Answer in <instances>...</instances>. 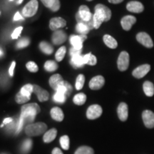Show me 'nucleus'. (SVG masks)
Segmentation results:
<instances>
[{"label": "nucleus", "instance_id": "nucleus-1", "mask_svg": "<svg viewBox=\"0 0 154 154\" xmlns=\"http://www.w3.org/2000/svg\"><path fill=\"white\" fill-rule=\"evenodd\" d=\"M111 17V11L106 6L99 4L95 7V12L93 16L94 27L99 29L103 22H108Z\"/></svg>", "mask_w": 154, "mask_h": 154}, {"label": "nucleus", "instance_id": "nucleus-2", "mask_svg": "<svg viewBox=\"0 0 154 154\" xmlns=\"http://www.w3.org/2000/svg\"><path fill=\"white\" fill-rule=\"evenodd\" d=\"M41 109H40L39 106L37 103H28V104L24 105L21 109V118L23 119L24 122L31 123L33 122L35 116L40 112Z\"/></svg>", "mask_w": 154, "mask_h": 154}, {"label": "nucleus", "instance_id": "nucleus-3", "mask_svg": "<svg viewBox=\"0 0 154 154\" xmlns=\"http://www.w3.org/2000/svg\"><path fill=\"white\" fill-rule=\"evenodd\" d=\"M47 129V124L42 122L30 124L25 128V133L29 136H37L43 134Z\"/></svg>", "mask_w": 154, "mask_h": 154}, {"label": "nucleus", "instance_id": "nucleus-4", "mask_svg": "<svg viewBox=\"0 0 154 154\" xmlns=\"http://www.w3.org/2000/svg\"><path fill=\"white\" fill-rule=\"evenodd\" d=\"M38 3L37 0H31L25 6L22 10V14L25 17H31L37 12Z\"/></svg>", "mask_w": 154, "mask_h": 154}, {"label": "nucleus", "instance_id": "nucleus-5", "mask_svg": "<svg viewBox=\"0 0 154 154\" xmlns=\"http://www.w3.org/2000/svg\"><path fill=\"white\" fill-rule=\"evenodd\" d=\"M118 68L121 72L126 71L129 66V54L126 51H122L117 61Z\"/></svg>", "mask_w": 154, "mask_h": 154}, {"label": "nucleus", "instance_id": "nucleus-6", "mask_svg": "<svg viewBox=\"0 0 154 154\" xmlns=\"http://www.w3.org/2000/svg\"><path fill=\"white\" fill-rule=\"evenodd\" d=\"M102 114V109L99 105H91L87 109L86 116L90 120H94L100 117Z\"/></svg>", "mask_w": 154, "mask_h": 154}, {"label": "nucleus", "instance_id": "nucleus-7", "mask_svg": "<svg viewBox=\"0 0 154 154\" xmlns=\"http://www.w3.org/2000/svg\"><path fill=\"white\" fill-rule=\"evenodd\" d=\"M136 39L139 42L140 44H141L142 45H143L144 47L147 48H152L153 47V42L152 41L151 36L146 32H140L136 35Z\"/></svg>", "mask_w": 154, "mask_h": 154}, {"label": "nucleus", "instance_id": "nucleus-8", "mask_svg": "<svg viewBox=\"0 0 154 154\" xmlns=\"http://www.w3.org/2000/svg\"><path fill=\"white\" fill-rule=\"evenodd\" d=\"M144 125L149 128H154V113L151 111L146 110L142 113Z\"/></svg>", "mask_w": 154, "mask_h": 154}, {"label": "nucleus", "instance_id": "nucleus-9", "mask_svg": "<svg viewBox=\"0 0 154 154\" xmlns=\"http://www.w3.org/2000/svg\"><path fill=\"white\" fill-rule=\"evenodd\" d=\"M150 69H151V66H150L149 64L141 65V66H138L134 69V72H133V76L135 78L141 79L149 73Z\"/></svg>", "mask_w": 154, "mask_h": 154}, {"label": "nucleus", "instance_id": "nucleus-10", "mask_svg": "<svg viewBox=\"0 0 154 154\" xmlns=\"http://www.w3.org/2000/svg\"><path fill=\"white\" fill-rule=\"evenodd\" d=\"M66 22L63 18L61 17H55L50 20L49 27L52 31H57L60 28L66 26Z\"/></svg>", "mask_w": 154, "mask_h": 154}, {"label": "nucleus", "instance_id": "nucleus-11", "mask_svg": "<svg viewBox=\"0 0 154 154\" xmlns=\"http://www.w3.org/2000/svg\"><path fill=\"white\" fill-rule=\"evenodd\" d=\"M105 80L102 76H97L91 79L89 82V87L92 90H99L103 87Z\"/></svg>", "mask_w": 154, "mask_h": 154}, {"label": "nucleus", "instance_id": "nucleus-12", "mask_svg": "<svg viewBox=\"0 0 154 154\" xmlns=\"http://www.w3.org/2000/svg\"><path fill=\"white\" fill-rule=\"evenodd\" d=\"M136 22V17L134 16H131V15H128V16H125L121 19V24L122 26V28L124 30L128 31L131 29V26L134 25L135 23Z\"/></svg>", "mask_w": 154, "mask_h": 154}, {"label": "nucleus", "instance_id": "nucleus-13", "mask_svg": "<svg viewBox=\"0 0 154 154\" xmlns=\"http://www.w3.org/2000/svg\"><path fill=\"white\" fill-rule=\"evenodd\" d=\"M86 38V35H72L70 36V42L73 47L77 49H82L83 47V42Z\"/></svg>", "mask_w": 154, "mask_h": 154}, {"label": "nucleus", "instance_id": "nucleus-14", "mask_svg": "<svg viewBox=\"0 0 154 154\" xmlns=\"http://www.w3.org/2000/svg\"><path fill=\"white\" fill-rule=\"evenodd\" d=\"M34 93L37 96L38 99L39 101H46L49 99V92L37 85H34Z\"/></svg>", "mask_w": 154, "mask_h": 154}, {"label": "nucleus", "instance_id": "nucleus-15", "mask_svg": "<svg viewBox=\"0 0 154 154\" xmlns=\"http://www.w3.org/2000/svg\"><path fill=\"white\" fill-rule=\"evenodd\" d=\"M66 40V34L62 30H57L52 35V42L56 45L63 44Z\"/></svg>", "mask_w": 154, "mask_h": 154}, {"label": "nucleus", "instance_id": "nucleus-16", "mask_svg": "<svg viewBox=\"0 0 154 154\" xmlns=\"http://www.w3.org/2000/svg\"><path fill=\"white\" fill-rule=\"evenodd\" d=\"M127 10L133 13H140L143 11L144 7L141 3L137 1H132L127 4Z\"/></svg>", "mask_w": 154, "mask_h": 154}, {"label": "nucleus", "instance_id": "nucleus-17", "mask_svg": "<svg viewBox=\"0 0 154 154\" xmlns=\"http://www.w3.org/2000/svg\"><path fill=\"white\" fill-rule=\"evenodd\" d=\"M117 113H118L119 118L121 121H125L127 120L128 116V106L126 103H121L119 105L118 109H117Z\"/></svg>", "mask_w": 154, "mask_h": 154}, {"label": "nucleus", "instance_id": "nucleus-18", "mask_svg": "<svg viewBox=\"0 0 154 154\" xmlns=\"http://www.w3.org/2000/svg\"><path fill=\"white\" fill-rule=\"evenodd\" d=\"M63 82L62 76L60 74H54L49 79V85L53 89L57 91L58 88L60 86Z\"/></svg>", "mask_w": 154, "mask_h": 154}, {"label": "nucleus", "instance_id": "nucleus-19", "mask_svg": "<svg viewBox=\"0 0 154 154\" xmlns=\"http://www.w3.org/2000/svg\"><path fill=\"white\" fill-rule=\"evenodd\" d=\"M50 113L51 118L57 121H62L64 117L62 110L59 107H54L53 109H51Z\"/></svg>", "mask_w": 154, "mask_h": 154}, {"label": "nucleus", "instance_id": "nucleus-20", "mask_svg": "<svg viewBox=\"0 0 154 154\" xmlns=\"http://www.w3.org/2000/svg\"><path fill=\"white\" fill-rule=\"evenodd\" d=\"M57 130L56 128H51V129L47 131L44 135V142H45V143H51L57 137Z\"/></svg>", "mask_w": 154, "mask_h": 154}, {"label": "nucleus", "instance_id": "nucleus-21", "mask_svg": "<svg viewBox=\"0 0 154 154\" xmlns=\"http://www.w3.org/2000/svg\"><path fill=\"white\" fill-rule=\"evenodd\" d=\"M103 42H104L106 45L111 49H116L118 47V43L116 41L115 38L110 35H108V34L103 36Z\"/></svg>", "mask_w": 154, "mask_h": 154}, {"label": "nucleus", "instance_id": "nucleus-22", "mask_svg": "<svg viewBox=\"0 0 154 154\" xmlns=\"http://www.w3.org/2000/svg\"><path fill=\"white\" fill-rule=\"evenodd\" d=\"M143 91L145 94L147 96H153L154 94V86L153 84V83H151V82H145L143 84Z\"/></svg>", "mask_w": 154, "mask_h": 154}, {"label": "nucleus", "instance_id": "nucleus-23", "mask_svg": "<svg viewBox=\"0 0 154 154\" xmlns=\"http://www.w3.org/2000/svg\"><path fill=\"white\" fill-rule=\"evenodd\" d=\"M71 63L75 69L81 68L84 65V61H83V57L80 55L72 57V59H71Z\"/></svg>", "mask_w": 154, "mask_h": 154}, {"label": "nucleus", "instance_id": "nucleus-24", "mask_svg": "<svg viewBox=\"0 0 154 154\" xmlns=\"http://www.w3.org/2000/svg\"><path fill=\"white\" fill-rule=\"evenodd\" d=\"M39 48L42 52L46 54H51L53 53L54 49L51 44L47 43L46 42H42L39 44Z\"/></svg>", "mask_w": 154, "mask_h": 154}, {"label": "nucleus", "instance_id": "nucleus-25", "mask_svg": "<svg viewBox=\"0 0 154 154\" xmlns=\"http://www.w3.org/2000/svg\"><path fill=\"white\" fill-rule=\"evenodd\" d=\"M73 101H74V103H75V104H76V105L82 106L83 104H84L86 101V94H84L83 93H79V94H76V95L74 96Z\"/></svg>", "mask_w": 154, "mask_h": 154}, {"label": "nucleus", "instance_id": "nucleus-26", "mask_svg": "<svg viewBox=\"0 0 154 154\" xmlns=\"http://www.w3.org/2000/svg\"><path fill=\"white\" fill-rule=\"evenodd\" d=\"M44 69L47 72H54V71H56L58 69V65L54 61L49 60L46 61V63H44Z\"/></svg>", "mask_w": 154, "mask_h": 154}, {"label": "nucleus", "instance_id": "nucleus-27", "mask_svg": "<svg viewBox=\"0 0 154 154\" xmlns=\"http://www.w3.org/2000/svg\"><path fill=\"white\" fill-rule=\"evenodd\" d=\"M20 92L23 95L27 96V97H30L31 94H32V92H34V85L26 84V85L23 86Z\"/></svg>", "mask_w": 154, "mask_h": 154}, {"label": "nucleus", "instance_id": "nucleus-28", "mask_svg": "<svg viewBox=\"0 0 154 154\" xmlns=\"http://www.w3.org/2000/svg\"><path fill=\"white\" fill-rule=\"evenodd\" d=\"M76 29L82 35H86V34L88 33L90 29L88 28L87 25L82 24V23H78L76 26Z\"/></svg>", "mask_w": 154, "mask_h": 154}, {"label": "nucleus", "instance_id": "nucleus-29", "mask_svg": "<svg viewBox=\"0 0 154 154\" xmlns=\"http://www.w3.org/2000/svg\"><path fill=\"white\" fill-rule=\"evenodd\" d=\"M74 154H94V151L92 148L89 146H81L76 150Z\"/></svg>", "mask_w": 154, "mask_h": 154}, {"label": "nucleus", "instance_id": "nucleus-30", "mask_svg": "<svg viewBox=\"0 0 154 154\" xmlns=\"http://www.w3.org/2000/svg\"><path fill=\"white\" fill-rule=\"evenodd\" d=\"M32 147V140L28 138V139H26L24 141V143H22V151L24 153H27L29 151H30Z\"/></svg>", "mask_w": 154, "mask_h": 154}, {"label": "nucleus", "instance_id": "nucleus-31", "mask_svg": "<svg viewBox=\"0 0 154 154\" xmlns=\"http://www.w3.org/2000/svg\"><path fill=\"white\" fill-rule=\"evenodd\" d=\"M85 83V76L83 74H79L76 78V88L77 90H81L83 88Z\"/></svg>", "mask_w": 154, "mask_h": 154}, {"label": "nucleus", "instance_id": "nucleus-32", "mask_svg": "<svg viewBox=\"0 0 154 154\" xmlns=\"http://www.w3.org/2000/svg\"><path fill=\"white\" fill-rule=\"evenodd\" d=\"M61 148L64 150H69V138L68 136L65 135V136H61L59 139Z\"/></svg>", "mask_w": 154, "mask_h": 154}, {"label": "nucleus", "instance_id": "nucleus-33", "mask_svg": "<svg viewBox=\"0 0 154 154\" xmlns=\"http://www.w3.org/2000/svg\"><path fill=\"white\" fill-rule=\"evenodd\" d=\"M65 54H66V47H61L58 49V51L56 53L55 57L57 61H61L63 60V59L64 58Z\"/></svg>", "mask_w": 154, "mask_h": 154}, {"label": "nucleus", "instance_id": "nucleus-34", "mask_svg": "<svg viewBox=\"0 0 154 154\" xmlns=\"http://www.w3.org/2000/svg\"><path fill=\"white\" fill-rule=\"evenodd\" d=\"M30 97H27V96L23 95V94H21V92L19 91L18 94H17L16 97H15V100H16L17 103H24L29 101Z\"/></svg>", "mask_w": 154, "mask_h": 154}, {"label": "nucleus", "instance_id": "nucleus-35", "mask_svg": "<svg viewBox=\"0 0 154 154\" xmlns=\"http://www.w3.org/2000/svg\"><path fill=\"white\" fill-rule=\"evenodd\" d=\"M54 100L55 102L59 103H62L66 101V96L65 94L59 93V92H56V94L54 96Z\"/></svg>", "mask_w": 154, "mask_h": 154}, {"label": "nucleus", "instance_id": "nucleus-36", "mask_svg": "<svg viewBox=\"0 0 154 154\" xmlns=\"http://www.w3.org/2000/svg\"><path fill=\"white\" fill-rule=\"evenodd\" d=\"M30 43V40L29 38L26 37H24L22 38H21L20 40L18 42V43L17 44V48L18 49H22V48H24L29 44Z\"/></svg>", "mask_w": 154, "mask_h": 154}, {"label": "nucleus", "instance_id": "nucleus-37", "mask_svg": "<svg viewBox=\"0 0 154 154\" xmlns=\"http://www.w3.org/2000/svg\"><path fill=\"white\" fill-rule=\"evenodd\" d=\"M26 66L28 70L31 72H33V73L37 72V71L38 70V66L34 62V61H29V62H28L26 63Z\"/></svg>", "mask_w": 154, "mask_h": 154}, {"label": "nucleus", "instance_id": "nucleus-38", "mask_svg": "<svg viewBox=\"0 0 154 154\" xmlns=\"http://www.w3.org/2000/svg\"><path fill=\"white\" fill-rule=\"evenodd\" d=\"M22 29H23L22 26H19V27L15 29L14 32H13L12 34H11V38H14H14H18L19 35L21 34V32H22Z\"/></svg>", "mask_w": 154, "mask_h": 154}, {"label": "nucleus", "instance_id": "nucleus-39", "mask_svg": "<svg viewBox=\"0 0 154 154\" xmlns=\"http://www.w3.org/2000/svg\"><path fill=\"white\" fill-rule=\"evenodd\" d=\"M63 84H64V86H66V88L67 89L66 97H68V96H69V95H70L71 93H72V86L69 82H66V81H63Z\"/></svg>", "mask_w": 154, "mask_h": 154}, {"label": "nucleus", "instance_id": "nucleus-40", "mask_svg": "<svg viewBox=\"0 0 154 154\" xmlns=\"http://www.w3.org/2000/svg\"><path fill=\"white\" fill-rule=\"evenodd\" d=\"M96 62H97L96 57L94 55L91 54V56H90V58H89V60H88L87 64L91 65V66H94V65L96 64Z\"/></svg>", "mask_w": 154, "mask_h": 154}, {"label": "nucleus", "instance_id": "nucleus-41", "mask_svg": "<svg viewBox=\"0 0 154 154\" xmlns=\"http://www.w3.org/2000/svg\"><path fill=\"white\" fill-rule=\"evenodd\" d=\"M81 51H82V49H77L73 47L70 49V54L72 55V57L78 56V55H80Z\"/></svg>", "mask_w": 154, "mask_h": 154}, {"label": "nucleus", "instance_id": "nucleus-42", "mask_svg": "<svg viewBox=\"0 0 154 154\" xmlns=\"http://www.w3.org/2000/svg\"><path fill=\"white\" fill-rule=\"evenodd\" d=\"M15 66H16V62H15V61H13V62L11 63L10 68L9 69V74L11 76H12L13 75H14V70Z\"/></svg>", "mask_w": 154, "mask_h": 154}, {"label": "nucleus", "instance_id": "nucleus-43", "mask_svg": "<svg viewBox=\"0 0 154 154\" xmlns=\"http://www.w3.org/2000/svg\"><path fill=\"white\" fill-rule=\"evenodd\" d=\"M91 53H89V54H86L84 57H83V61H84V64H86V63H88V61L89 60V58H90V56H91Z\"/></svg>", "mask_w": 154, "mask_h": 154}, {"label": "nucleus", "instance_id": "nucleus-44", "mask_svg": "<svg viewBox=\"0 0 154 154\" xmlns=\"http://www.w3.org/2000/svg\"><path fill=\"white\" fill-rule=\"evenodd\" d=\"M23 19H24V18H23V17L20 14V13H19V12H17L16 14H15L14 17V21L23 20Z\"/></svg>", "mask_w": 154, "mask_h": 154}, {"label": "nucleus", "instance_id": "nucleus-45", "mask_svg": "<svg viewBox=\"0 0 154 154\" xmlns=\"http://www.w3.org/2000/svg\"><path fill=\"white\" fill-rule=\"evenodd\" d=\"M42 2L43 3V5L45 6V7H48L49 8V6H50V3H51V0H41Z\"/></svg>", "mask_w": 154, "mask_h": 154}, {"label": "nucleus", "instance_id": "nucleus-46", "mask_svg": "<svg viewBox=\"0 0 154 154\" xmlns=\"http://www.w3.org/2000/svg\"><path fill=\"white\" fill-rule=\"evenodd\" d=\"M13 121H14V120H13V119H11V118H7V119H5V120H4V121H3V124H4V125L9 124H10V123L12 122Z\"/></svg>", "mask_w": 154, "mask_h": 154}, {"label": "nucleus", "instance_id": "nucleus-47", "mask_svg": "<svg viewBox=\"0 0 154 154\" xmlns=\"http://www.w3.org/2000/svg\"><path fill=\"white\" fill-rule=\"evenodd\" d=\"M52 154H63L62 151L59 148H54L52 151Z\"/></svg>", "mask_w": 154, "mask_h": 154}, {"label": "nucleus", "instance_id": "nucleus-48", "mask_svg": "<svg viewBox=\"0 0 154 154\" xmlns=\"http://www.w3.org/2000/svg\"><path fill=\"white\" fill-rule=\"evenodd\" d=\"M108 1H109L110 3H112V4H119L122 2L124 0H108Z\"/></svg>", "mask_w": 154, "mask_h": 154}, {"label": "nucleus", "instance_id": "nucleus-49", "mask_svg": "<svg viewBox=\"0 0 154 154\" xmlns=\"http://www.w3.org/2000/svg\"><path fill=\"white\" fill-rule=\"evenodd\" d=\"M23 2V0H19L18 2H17V4H21Z\"/></svg>", "mask_w": 154, "mask_h": 154}, {"label": "nucleus", "instance_id": "nucleus-50", "mask_svg": "<svg viewBox=\"0 0 154 154\" xmlns=\"http://www.w3.org/2000/svg\"><path fill=\"white\" fill-rule=\"evenodd\" d=\"M87 1H89L90 2V1H92V0H87Z\"/></svg>", "mask_w": 154, "mask_h": 154}, {"label": "nucleus", "instance_id": "nucleus-51", "mask_svg": "<svg viewBox=\"0 0 154 154\" xmlns=\"http://www.w3.org/2000/svg\"><path fill=\"white\" fill-rule=\"evenodd\" d=\"M9 1H13V0H9Z\"/></svg>", "mask_w": 154, "mask_h": 154}]
</instances>
